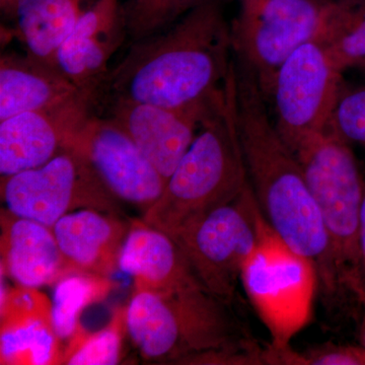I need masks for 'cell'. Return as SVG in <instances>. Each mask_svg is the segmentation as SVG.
<instances>
[{
  "label": "cell",
  "mask_w": 365,
  "mask_h": 365,
  "mask_svg": "<svg viewBox=\"0 0 365 365\" xmlns=\"http://www.w3.org/2000/svg\"><path fill=\"white\" fill-rule=\"evenodd\" d=\"M232 28L215 0H203L174 25L132 42L110 69L96 101L181 109L211 100L235 63Z\"/></svg>",
  "instance_id": "6da1fadb"
},
{
  "label": "cell",
  "mask_w": 365,
  "mask_h": 365,
  "mask_svg": "<svg viewBox=\"0 0 365 365\" xmlns=\"http://www.w3.org/2000/svg\"><path fill=\"white\" fill-rule=\"evenodd\" d=\"M235 76L240 140L262 213L288 248L313 262L326 302L345 299L323 218L302 165L271 122L253 72L235 60Z\"/></svg>",
  "instance_id": "7a4b0ae2"
},
{
  "label": "cell",
  "mask_w": 365,
  "mask_h": 365,
  "mask_svg": "<svg viewBox=\"0 0 365 365\" xmlns=\"http://www.w3.org/2000/svg\"><path fill=\"white\" fill-rule=\"evenodd\" d=\"M205 287L136 289L125 309L126 329L150 360L257 364L264 348L228 307Z\"/></svg>",
  "instance_id": "3957f363"
},
{
  "label": "cell",
  "mask_w": 365,
  "mask_h": 365,
  "mask_svg": "<svg viewBox=\"0 0 365 365\" xmlns=\"http://www.w3.org/2000/svg\"><path fill=\"white\" fill-rule=\"evenodd\" d=\"M249 185L237 117L235 61L204 115L195 139L143 222L173 237L209 211L232 202Z\"/></svg>",
  "instance_id": "277c9868"
},
{
  "label": "cell",
  "mask_w": 365,
  "mask_h": 365,
  "mask_svg": "<svg viewBox=\"0 0 365 365\" xmlns=\"http://www.w3.org/2000/svg\"><path fill=\"white\" fill-rule=\"evenodd\" d=\"M295 155L318 203L344 299L359 307V232L364 181L351 145L327 128Z\"/></svg>",
  "instance_id": "5b68a950"
},
{
  "label": "cell",
  "mask_w": 365,
  "mask_h": 365,
  "mask_svg": "<svg viewBox=\"0 0 365 365\" xmlns=\"http://www.w3.org/2000/svg\"><path fill=\"white\" fill-rule=\"evenodd\" d=\"M273 235L249 182L232 202L209 211L170 237L203 287L232 304L245 264Z\"/></svg>",
  "instance_id": "8992f818"
},
{
  "label": "cell",
  "mask_w": 365,
  "mask_h": 365,
  "mask_svg": "<svg viewBox=\"0 0 365 365\" xmlns=\"http://www.w3.org/2000/svg\"><path fill=\"white\" fill-rule=\"evenodd\" d=\"M241 282L270 335L271 362L282 364L292 339L313 314L319 287L313 262L273 235L245 264Z\"/></svg>",
  "instance_id": "52a82bcc"
},
{
  "label": "cell",
  "mask_w": 365,
  "mask_h": 365,
  "mask_svg": "<svg viewBox=\"0 0 365 365\" xmlns=\"http://www.w3.org/2000/svg\"><path fill=\"white\" fill-rule=\"evenodd\" d=\"M332 2L329 0H242L232 28L235 58L248 66L264 97L276 74L300 46L316 39Z\"/></svg>",
  "instance_id": "ba28073f"
},
{
  "label": "cell",
  "mask_w": 365,
  "mask_h": 365,
  "mask_svg": "<svg viewBox=\"0 0 365 365\" xmlns=\"http://www.w3.org/2000/svg\"><path fill=\"white\" fill-rule=\"evenodd\" d=\"M7 211L52 227L81 209L117 215L118 199L83 153L71 148L37 169L1 179Z\"/></svg>",
  "instance_id": "9c48e42d"
},
{
  "label": "cell",
  "mask_w": 365,
  "mask_h": 365,
  "mask_svg": "<svg viewBox=\"0 0 365 365\" xmlns=\"http://www.w3.org/2000/svg\"><path fill=\"white\" fill-rule=\"evenodd\" d=\"M342 73L317 40L300 46L281 66L270 96L274 125L294 155L328 128L344 86Z\"/></svg>",
  "instance_id": "30bf717a"
},
{
  "label": "cell",
  "mask_w": 365,
  "mask_h": 365,
  "mask_svg": "<svg viewBox=\"0 0 365 365\" xmlns=\"http://www.w3.org/2000/svg\"><path fill=\"white\" fill-rule=\"evenodd\" d=\"M72 148L85 155L113 195L143 213L165 191L167 180L110 118L90 115Z\"/></svg>",
  "instance_id": "8fae6325"
},
{
  "label": "cell",
  "mask_w": 365,
  "mask_h": 365,
  "mask_svg": "<svg viewBox=\"0 0 365 365\" xmlns=\"http://www.w3.org/2000/svg\"><path fill=\"white\" fill-rule=\"evenodd\" d=\"M211 100L181 109L113 101L106 117L130 137L168 182L195 139Z\"/></svg>",
  "instance_id": "7c38bea8"
},
{
  "label": "cell",
  "mask_w": 365,
  "mask_h": 365,
  "mask_svg": "<svg viewBox=\"0 0 365 365\" xmlns=\"http://www.w3.org/2000/svg\"><path fill=\"white\" fill-rule=\"evenodd\" d=\"M127 38L116 0H100L81 14L60 46L55 66L91 106L110 72V59Z\"/></svg>",
  "instance_id": "4fadbf2b"
},
{
  "label": "cell",
  "mask_w": 365,
  "mask_h": 365,
  "mask_svg": "<svg viewBox=\"0 0 365 365\" xmlns=\"http://www.w3.org/2000/svg\"><path fill=\"white\" fill-rule=\"evenodd\" d=\"M88 106L60 111L21 113L0 121V175L14 176L42 167L73 146L90 116Z\"/></svg>",
  "instance_id": "5bb4252c"
},
{
  "label": "cell",
  "mask_w": 365,
  "mask_h": 365,
  "mask_svg": "<svg viewBox=\"0 0 365 365\" xmlns=\"http://www.w3.org/2000/svg\"><path fill=\"white\" fill-rule=\"evenodd\" d=\"M51 307L37 288L20 287L0 297V364H61L63 352L53 328Z\"/></svg>",
  "instance_id": "9a60e30c"
},
{
  "label": "cell",
  "mask_w": 365,
  "mask_h": 365,
  "mask_svg": "<svg viewBox=\"0 0 365 365\" xmlns=\"http://www.w3.org/2000/svg\"><path fill=\"white\" fill-rule=\"evenodd\" d=\"M115 215L81 209L53 225V234L71 273L110 277L119 269L120 255L131 225Z\"/></svg>",
  "instance_id": "2e32d148"
},
{
  "label": "cell",
  "mask_w": 365,
  "mask_h": 365,
  "mask_svg": "<svg viewBox=\"0 0 365 365\" xmlns=\"http://www.w3.org/2000/svg\"><path fill=\"white\" fill-rule=\"evenodd\" d=\"M90 103L51 66L28 56L0 59V121L21 113L54 112Z\"/></svg>",
  "instance_id": "e0dca14e"
},
{
  "label": "cell",
  "mask_w": 365,
  "mask_h": 365,
  "mask_svg": "<svg viewBox=\"0 0 365 365\" xmlns=\"http://www.w3.org/2000/svg\"><path fill=\"white\" fill-rule=\"evenodd\" d=\"M119 269L134 278L136 289L158 292L203 287L177 242L143 220L131 225Z\"/></svg>",
  "instance_id": "ac0fdd59"
},
{
  "label": "cell",
  "mask_w": 365,
  "mask_h": 365,
  "mask_svg": "<svg viewBox=\"0 0 365 365\" xmlns=\"http://www.w3.org/2000/svg\"><path fill=\"white\" fill-rule=\"evenodd\" d=\"M1 225V268L20 287H44L71 274L52 227L9 211Z\"/></svg>",
  "instance_id": "d6986e66"
},
{
  "label": "cell",
  "mask_w": 365,
  "mask_h": 365,
  "mask_svg": "<svg viewBox=\"0 0 365 365\" xmlns=\"http://www.w3.org/2000/svg\"><path fill=\"white\" fill-rule=\"evenodd\" d=\"M81 0H13L16 35L26 55L56 68L60 46L72 32L81 9Z\"/></svg>",
  "instance_id": "ffe728a7"
},
{
  "label": "cell",
  "mask_w": 365,
  "mask_h": 365,
  "mask_svg": "<svg viewBox=\"0 0 365 365\" xmlns=\"http://www.w3.org/2000/svg\"><path fill=\"white\" fill-rule=\"evenodd\" d=\"M341 71L365 59V0L332 2L316 39Z\"/></svg>",
  "instance_id": "44dd1931"
},
{
  "label": "cell",
  "mask_w": 365,
  "mask_h": 365,
  "mask_svg": "<svg viewBox=\"0 0 365 365\" xmlns=\"http://www.w3.org/2000/svg\"><path fill=\"white\" fill-rule=\"evenodd\" d=\"M116 287L110 277L83 272L68 274L55 283L51 314L57 337L71 339L86 307L104 300Z\"/></svg>",
  "instance_id": "7402d4cb"
},
{
  "label": "cell",
  "mask_w": 365,
  "mask_h": 365,
  "mask_svg": "<svg viewBox=\"0 0 365 365\" xmlns=\"http://www.w3.org/2000/svg\"><path fill=\"white\" fill-rule=\"evenodd\" d=\"M126 327L125 309H118L105 328L86 332L79 327L71 338L61 364L67 365H114L119 364L123 346V329Z\"/></svg>",
  "instance_id": "603a6c76"
},
{
  "label": "cell",
  "mask_w": 365,
  "mask_h": 365,
  "mask_svg": "<svg viewBox=\"0 0 365 365\" xmlns=\"http://www.w3.org/2000/svg\"><path fill=\"white\" fill-rule=\"evenodd\" d=\"M203 0H134L124 13L127 38L132 42L174 25Z\"/></svg>",
  "instance_id": "cb8c5ba5"
},
{
  "label": "cell",
  "mask_w": 365,
  "mask_h": 365,
  "mask_svg": "<svg viewBox=\"0 0 365 365\" xmlns=\"http://www.w3.org/2000/svg\"><path fill=\"white\" fill-rule=\"evenodd\" d=\"M328 128L350 145L365 148V86L348 90L343 86Z\"/></svg>",
  "instance_id": "d4e9b609"
},
{
  "label": "cell",
  "mask_w": 365,
  "mask_h": 365,
  "mask_svg": "<svg viewBox=\"0 0 365 365\" xmlns=\"http://www.w3.org/2000/svg\"><path fill=\"white\" fill-rule=\"evenodd\" d=\"M292 364L365 365L364 346L324 345L304 353H294Z\"/></svg>",
  "instance_id": "484cf974"
},
{
  "label": "cell",
  "mask_w": 365,
  "mask_h": 365,
  "mask_svg": "<svg viewBox=\"0 0 365 365\" xmlns=\"http://www.w3.org/2000/svg\"><path fill=\"white\" fill-rule=\"evenodd\" d=\"M359 248L360 261V279H361V295H360V323L365 321V182L361 209H360Z\"/></svg>",
  "instance_id": "4316f807"
},
{
  "label": "cell",
  "mask_w": 365,
  "mask_h": 365,
  "mask_svg": "<svg viewBox=\"0 0 365 365\" xmlns=\"http://www.w3.org/2000/svg\"><path fill=\"white\" fill-rule=\"evenodd\" d=\"M359 340L360 345L364 346L365 348V321L360 323Z\"/></svg>",
  "instance_id": "83f0119b"
},
{
  "label": "cell",
  "mask_w": 365,
  "mask_h": 365,
  "mask_svg": "<svg viewBox=\"0 0 365 365\" xmlns=\"http://www.w3.org/2000/svg\"><path fill=\"white\" fill-rule=\"evenodd\" d=\"M353 68L359 69L360 72H361L362 76H364L365 78V59L362 60V61L359 62Z\"/></svg>",
  "instance_id": "f1b7e54d"
},
{
  "label": "cell",
  "mask_w": 365,
  "mask_h": 365,
  "mask_svg": "<svg viewBox=\"0 0 365 365\" xmlns=\"http://www.w3.org/2000/svg\"><path fill=\"white\" fill-rule=\"evenodd\" d=\"M329 1H331V2H337V1H341V0H329Z\"/></svg>",
  "instance_id": "f546056e"
},
{
  "label": "cell",
  "mask_w": 365,
  "mask_h": 365,
  "mask_svg": "<svg viewBox=\"0 0 365 365\" xmlns=\"http://www.w3.org/2000/svg\"><path fill=\"white\" fill-rule=\"evenodd\" d=\"M11 2H13V0H11Z\"/></svg>",
  "instance_id": "4dcf8cb0"
}]
</instances>
